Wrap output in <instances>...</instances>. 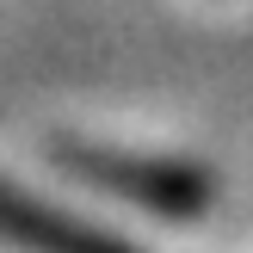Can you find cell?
Instances as JSON below:
<instances>
[{
	"mask_svg": "<svg viewBox=\"0 0 253 253\" xmlns=\"http://www.w3.org/2000/svg\"><path fill=\"white\" fill-rule=\"evenodd\" d=\"M43 155L68 179L161 222H198L204 210H216V173L179 155H136V148H111V142H81V136H56L43 142Z\"/></svg>",
	"mask_w": 253,
	"mask_h": 253,
	"instance_id": "6da1fadb",
	"label": "cell"
},
{
	"mask_svg": "<svg viewBox=\"0 0 253 253\" xmlns=\"http://www.w3.org/2000/svg\"><path fill=\"white\" fill-rule=\"evenodd\" d=\"M0 247L12 253H136L124 235L99 229V222L74 216V210L49 204L12 179H0Z\"/></svg>",
	"mask_w": 253,
	"mask_h": 253,
	"instance_id": "7a4b0ae2",
	"label": "cell"
}]
</instances>
